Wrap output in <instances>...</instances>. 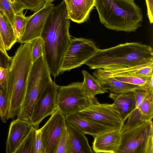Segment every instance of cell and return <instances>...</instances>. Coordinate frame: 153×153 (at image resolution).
Listing matches in <instances>:
<instances>
[{
  "instance_id": "29",
  "label": "cell",
  "mask_w": 153,
  "mask_h": 153,
  "mask_svg": "<svg viewBox=\"0 0 153 153\" xmlns=\"http://www.w3.org/2000/svg\"><path fill=\"white\" fill-rule=\"evenodd\" d=\"M25 9L36 12L41 8L45 3V0H16Z\"/></svg>"
},
{
  "instance_id": "39",
  "label": "cell",
  "mask_w": 153,
  "mask_h": 153,
  "mask_svg": "<svg viewBox=\"0 0 153 153\" xmlns=\"http://www.w3.org/2000/svg\"><path fill=\"white\" fill-rule=\"evenodd\" d=\"M45 5H47L52 4V2L54 0H45Z\"/></svg>"
},
{
  "instance_id": "38",
  "label": "cell",
  "mask_w": 153,
  "mask_h": 153,
  "mask_svg": "<svg viewBox=\"0 0 153 153\" xmlns=\"http://www.w3.org/2000/svg\"><path fill=\"white\" fill-rule=\"evenodd\" d=\"M0 50L4 53L7 54L0 33Z\"/></svg>"
},
{
  "instance_id": "11",
  "label": "cell",
  "mask_w": 153,
  "mask_h": 153,
  "mask_svg": "<svg viewBox=\"0 0 153 153\" xmlns=\"http://www.w3.org/2000/svg\"><path fill=\"white\" fill-rule=\"evenodd\" d=\"M58 85L52 81L46 88L35 105L30 120L32 126L36 129L42 120L57 110Z\"/></svg>"
},
{
  "instance_id": "14",
  "label": "cell",
  "mask_w": 153,
  "mask_h": 153,
  "mask_svg": "<svg viewBox=\"0 0 153 153\" xmlns=\"http://www.w3.org/2000/svg\"><path fill=\"white\" fill-rule=\"evenodd\" d=\"M93 150L95 153H116L120 145L121 132L110 130L94 137Z\"/></svg>"
},
{
  "instance_id": "15",
  "label": "cell",
  "mask_w": 153,
  "mask_h": 153,
  "mask_svg": "<svg viewBox=\"0 0 153 153\" xmlns=\"http://www.w3.org/2000/svg\"><path fill=\"white\" fill-rule=\"evenodd\" d=\"M68 17L79 24L86 22L94 7L95 0H64Z\"/></svg>"
},
{
  "instance_id": "40",
  "label": "cell",
  "mask_w": 153,
  "mask_h": 153,
  "mask_svg": "<svg viewBox=\"0 0 153 153\" xmlns=\"http://www.w3.org/2000/svg\"></svg>"
},
{
  "instance_id": "9",
  "label": "cell",
  "mask_w": 153,
  "mask_h": 153,
  "mask_svg": "<svg viewBox=\"0 0 153 153\" xmlns=\"http://www.w3.org/2000/svg\"><path fill=\"white\" fill-rule=\"evenodd\" d=\"M77 113L88 120L111 130L121 131L124 124L122 117L114 103H93Z\"/></svg>"
},
{
  "instance_id": "4",
  "label": "cell",
  "mask_w": 153,
  "mask_h": 153,
  "mask_svg": "<svg viewBox=\"0 0 153 153\" xmlns=\"http://www.w3.org/2000/svg\"><path fill=\"white\" fill-rule=\"evenodd\" d=\"M100 23L106 28L127 33L142 26L141 9L132 0H95Z\"/></svg>"
},
{
  "instance_id": "27",
  "label": "cell",
  "mask_w": 153,
  "mask_h": 153,
  "mask_svg": "<svg viewBox=\"0 0 153 153\" xmlns=\"http://www.w3.org/2000/svg\"><path fill=\"white\" fill-rule=\"evenodd\" d=\"M0 11L6 16L13 27L15 12L8 0H0Z\"/></svg>"
},
{
  "instance_id": "23",
  "label": "cell",
  "mask_w": 153,
  "mask_h": 153,
  "mask_svg": "<svg viewBox=\"0 0 153 153\" xmlns=\"http://www.w3.org/2000/svg\"><path fill=\"white\" fill-rule=\"evenodd\" d=\"M37 129L33 126L14 153H34L35 140Z\"/></svg>"
},
{
  "instance_id": "21",
  "label": "cell",
  "mask_w": 153,
  "mask_h": 153,
  "mask_svg": "<svg viewBox=\"0 0 153 153\" xmlns=\"http://www.w3.org/2000/svg\"><path fill=\"white\" fill-rule=\"evenodd\" d=\"M0 33L6 50H10L17 42L10 23L6 16L0 11Z\"/></svg>"
},
{
  "instance_id": "33",
  "label": "cell",
  "mask_w": 153,
  "mask_h": 153,
  "mask_svg": "<svg viewBox=\"0 0 153 153\" xmlns=\"http://www.w3.org/2000/svg\"><path fill=\"white\" fill-rule=\"evenodd\" d=\"M136 102V108L140 109L144 99L147 96V92L146 90L138 89L134 91Z\"/></svg>"
},
{
  "instance_id": "32",
  "label": "cell",
  "mask_w": 153,
  "mask_h": 153,
  "mask_svg": "<svg viewBox=\"0 0 153 153\" xmlns=\"http://www.w3.org/2000/svg\"><path fill=\"white\" fill-rule=\"evenodd\" d=\"M34 153H45L41 133L39 129L36 131L35 140Z\"/></svg>"
},
{
  "instance_id": "26",
  "label": "cell",
  "mask_w": 153,
  "mask_h": 153,
  "mask_svg": "<svg viewBox=\"0 0 153 153\" xmlns=\"http://www.w3.org/2000/svg\"><path fill=\"white\" fill-rule=\"evenodd\" d=\"M127 119V121L124 124L121 132L144 122L142 120L140 109L137 108L130 114Z\"/></svg>"
},
{
  "instance_id": "28",
  "label": "cell",
  "mask_w": 153,
  "mask_h": 153,
  "mask_svg": "<svg viewBox=\"0 0 153 153\" xmlns=\"http://www.w3.org/2000/svg\"><path fill=\"white\" fill-rule=\"evenodd\" d=\"M32 52V63L38 58L44 55V50L43 40L41 37L33 40Z\"/></svg>"
},
{
  "instance_id": "19",
  "label": "cell",
  "mask_w": 153,
  "mask_h": 153,
  "mask_svg": "<svg viewBox=\"0 0 153 153\" xmlns=\"http://www.w3.org/2000/svg\"><path fill=\"white\" fill-rule=\"evenodd\" d=\"M66 127L70 141L71 153H93L85 134L71 124Z\"/></svg>"
},
{
  "instance_id": "2",
  "label": "cell",
  "mask_w": 153,
  "mask_h": 153,
  "mask_svg": "<svg viewBox=\"0 0 153 153\" xmlns=\"http://www.w3.org/2000/svg\"><path fill=\"white\" fill-rule=\"evenodd\" d=\"M32 41L22 44L12 57L6 77L1 87L4 92L7 103V120L18 114L25 95L32 65Z\"/></svg>"
},
{
  "instance_id": "13",
  "label": "cell",
  "mask_w": 153,
  "mask_h": 153,
  "mask_svg": "<svg viewBox=\"0 0 153 153\" xmlns=\"http://www.w3.org/2000/svg\"><path fill=\"white\" fill-rule=\"evenodd\" d=\"M30 123L17 118L10 123L6 143L5 152L14 153L32 127Z\"/></svg>"
},
{
  "instance_id": "20",
  "label": "cell",
  "mask_w": 153,
  "mask_h": 153,
  "mask_svg": "<svg viewBox=\"0 0 153 153\" xmlns=\"http://www.w3.org/2000/svg\"><path fill=\"white\" fill-rule=\"evenodd\" d=\"M82 73L83 76V81L82 82L83 87L88 95L95 102H98L95 96L108 92V90L100 84L96 78L86 71L82 70Z\"/></svg>"
},
{
  "instance_id": "3",
  "label": "cell",
  "mask_w": 153,
  "mask_h": 153,
  "mask_svg": "<svg viewBox=\"0 0 153 153\" xmlns=\"http://www.w3.org/2000/svg\"><path fill=\"white\" fill-rule=\"evenodd\" d=\"M153 63L152 47L138 42H126L98 49L85 63L90 69L112 70L139 67Z\"/></svg>"
},
{
  "instance_id": "25",
  "label": "cell",
  "mask_w": 153,
  "mask_h": 153,
  "mask_svg": "<svg viewBox=\"0 0 153 153\" xmlns=\"http://www.w3.org/2000/svg\"><path fill=\"white\" fill-rule=\"evenodd\" d=\"M55 153H71L70 139L67 127L59 140Z\"/></svg>"
},
{
  "instance_id": "5",
  "label": "cell",
  "mask_w": 153,
  "mask_h": 153,
  "mask_svg": "<svg viewBox=\"0 0 153 153\" xmlns=\"http://www.w3.org/2000/svg\"><path fill=\"white\" fill-rule=\"evenodd\" d=\"M52 81L44 55L42 56L32 63L25 95L17 118L30 123L36 102Z\"/></svg>"
},
{
  "instance_id": "30",
  "label": "cell",
  "mask_w": 153,
  "mask_h": 153,
  "mask_svg": "<svg viewBox=\"0 0 153 153\" xmlns=\"http://www.w3.org/2000/svg\"><path fill=\"white\" fill-rule=\"evenodd\" d=\"M7 107L5 94L3 89L0 88V118L4 123L7 120Z\"/></svg>"
},
{
  "instance_id": "6",
  "label": "cell",
  "mask_w": 153,
  "mask_h": 153,
  "mask_svg": "<svg viewBox=\"0 0 153 153\" xmlns=\"http://www.w3.org/2000/svg\"><path fill=\"white\" fill-rule=\"evenodd\" d=\"M121 132V143L116 153H153L152 121Z\"/></svg>"
},
{
  "instance_id": "34",
  "label": "cell",
  "mask_w": 153,
  "mask_h": 153,
  "mask_svg": "<svg viewBox=\"0 0 153 153\" xmlns=\"http://www.w3.org/2000/svg\"><path fill=\"white\" fill-rule=\"evenodd\" d=\"M12 60V57L8 54L4 53L0 50V66L6 69L10 66Z\"/></svg>"
},
{
  "instance_id": "22",
  "label": "cell",
  "mask_w": 153,
  "mask_h": 153,
  "mask_svg": "<svg viewBox=\"0 0 153 153\" xmlns=\"http://www.w3.org/2000/svg\"><path fill=\"white\" fill-rule=\"evenodd\" d=\"M22 11L15 14L13 29L17 42H19L23 34L31 15L25 16Z\"/></svg>"
},
{
  "instance_id": "18",
  "label": "cell",
  "mask_w": 153,
  "mask_h": 153,
  "mask_svg": "<svg viewBox=\"0 0 153 153\" xmlns=\"http://www.w3.org/2000/svg\"><path fill=\"white\" fill-rule=\"evenodd\" d=\"M109 97L114 101V104L120 113L125 123L130 114L136 108L134 91L122 94L110 92Z\"/></svg>"
},
{
  "instance_id": "31",
  "label": "cell",
  "mask_w": 153,
  "mask_h": 153,
  "mask_svg": "<svg viewBox=\"0 0 153 153\" xmlns=\"http://www.w3.org/2000/svg\"><path fill=\"white\" fill-rule=\"evenodd\" d=\"M135 75L144 77H150L153 75V63L133 71H129Z\"/></svg>"
},
{
  "instance_id": "12",
  "label": "cell",
  "mask_w": 153,
  "mask_h": 153,
  "mask_svg": "<svg viewBox=\"0 0 153 153\" xmlns=\"http://www.w3.org/2000/svg\"><path fill=\"white\" fill-rule=\"evenodd\" d=\"M54 7L52 4H44L31 15L25 30L18 42L21 44L27 43L40 37L46 18Z\"/></svg>"
},
{
  "instance_id": "36",
  "label": "cell",
  "mask_w": 153,
  "mask_h": 153,
  "mask_svg": "<svg viewBox=\"0 0 153 153\" xmlns=\"http://www.w3.org/2000/svg\"><path fill=\"white\" fill-rule=\"evenodd\" d=\"M7 69L4 68L0 66V86L4 83L6 79Z\"/></svg>"
},
{
  "instance_id": "35",
  "label": "cell",
  "mask_w": 153,
  "mask_h": 153,
  "mask_svg": "<svg viewBox=\"0 0 153 153\" xmlns=\"http://www.w3.org/2000/svg\"><path fill=\"white\" fill-rule=\"evenodd\" d=\"M147 15L151 24L153 22V0H145Z\"/></svg>"
},
{
  "instance_id": "7",
  "label": "cell",
  "mask_w": 153,
  "mask_h": 153,
  "mask_svg": "<svg viewBox=\"0 0 153 153\" xmlns=\"http://www.w3.org/2000/svg\"><path fill=\"white\" fill-rule=\"evenodd\" d=\"M56 102L57 109L65 116L78 112L96 103L88 95L80 82L66 86L58 85Z\"/></svg>"
},
{
  "instance_id": "37",
  "label": "cell",
  "mask_w": 153,
  "mask_h": 153,
  "mask_svg": "<svg viewBox=\"0 0 153 153\" xmlns=\"http://www.w3.org/2000/svg\"><path fill=\"white\" fill-rule=\"evenodd\" d=\"M146 90L148 95L153 97V76L151 77Z\"/></svg>"
},
{
  "instance_id": "24",
  "label": "cell",
  "mask_w": 153,
  "mask_h": 153,
  "mask_svg": "<svg viewBox=\"0 0 153 153\" xmlns=\"http://www.w3.org/2000/svg\"><path fill=\"white\" fill-rule=\"evenodd\" d=\"M139 109L142 120L144 122L152 121L153 117V97L147 95L144 99Z\"/></svg>"
},
{
  "instance_id": "8",
  "label": "cell",
  "mask_w": 153,
  "mask_h": 153,
  "mask_svg": "<svg viewBox=\"0 0 153 153\" xmlns=\"http://www.w3.org/2000/svg\"><path fill=\"white\" fill-rule=\"evenodd\" d=\"M98 49L91 40L83 38L71 39L64 55L60 74L85 64Z\"/></svg>"
},
{
  "instance_id": "17",
  "label": "cell",
  "mask_w": 153,
  "mask_h": 153,
  "mask_svg": "<svg viewBox=\"0 0 153 153\" xmlns=\"http://www.w3.org/2000/svg\"><path fill=\"white\" fill-rule=\"evenodd\" d=\"M65 116L67 123L72 125L85 134L93 137L110 129L108 128L87 120L80 116L77 113Z\"/></svg>"
},
{
  "instance_id": "16",
  "label": "cell",
  "mask_w": 153,
  "mask_h": 153,
  "mask_svg": "<svg viewBox=\"0 0 153 153\" xmlns=\"http://www.w3.org/2000/svg\"><path fill=\"white\" fill-rule=\"evenodd\" d=\"M93 74L102 86L113 93L122 94L133 91L137 89L146 90L147 89V88L145 87L120 81L110 75L100 73L96 71L93 73Z\"/></svg>"
},
{
  "instance_id": "1",
  "label": "cell",
  "mask_w": 153,
  "mask_h": 153,
  "mask_svg": "<svg viewBox=\"0 0 153 153\" xmlns=\"http://www.w3.org/2000/svg\"><path fill=\"white\" fill-rule=\"evenodd\" d=\"M70 25V19L63 0L49 13L40 36L45 61L54 78L60 74L64 55L71 39Z\"/></svg>"
},
{
  "instance_id": "10",
  "label": "cell",
  "mask_w": 153,
  "mask_h": 153,
  "mask_svg": "<svg viewBox=\"0 0 153 153\" xmlns=\"http://www.w3.org/2000/svg\"><path fill=\"white\" fill-rule=\"evenodd\" d=\"M65 116L58 109L39 130L45 153H55L60 139L66 128Z\"/></svg>"
}]
</instances>
